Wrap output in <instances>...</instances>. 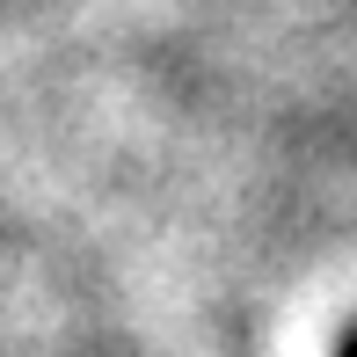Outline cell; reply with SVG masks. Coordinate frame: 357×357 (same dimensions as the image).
I'll return each mask as SVG.
<instances>
[{
  "label": "cell",
  "mask_w": 357,
  "mask_h": 357,
  "mask_svg": "<svg viewBox=\"0 0 357 357\" xmlns=\"http://www.w3.org/2000/svg\"><path fill=\"white\" fill-rule=\"evenodd\" d=\"M335 357H357V335H343V350H335Z\"/></svg>",
  "instance_id": "cell-1"
}]
</instances>
